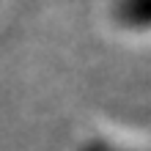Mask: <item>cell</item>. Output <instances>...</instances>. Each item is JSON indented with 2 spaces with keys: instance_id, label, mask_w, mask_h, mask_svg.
Listing matches in <instances>:
<instances>
[{
  "instance_id": "2",
  "label": "cell",
  "mask_w": 151,
  "mask_h": 151,
  "mask_svg": "<svg viewBox=\"0 0 151 151\" xmlns=\"http://www.w3.org/2000/svg\"><path fill=\"white\" fill-rule=\"evenodd\" d=\"M85 151H132V148H124V146L107 143V140H99V143H91V146H85Z\"/></svg>"
},
{
  "instance_id": "1",
  "label": "cell",
  "mask_w": 151,
  "mask_h": 151,
  "mask_svg": "<svg viewBox=\"0 0 151 151\" xmlns=\"http://www.w3.org/2000/svg\"><path fill=\"white\" fill-rule=\"evenodd\" d=\"M110 14L124 30L151 33V0H113Z\"/></svg>"
}]
</instances>
